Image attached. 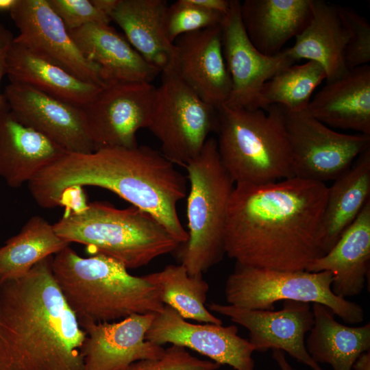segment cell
I'll return each instance as SVG.
<instances>
[{
    "label": "cell",
    "instance_id": "33",
    "mask_svg": "<svg viewBox=\"0 0 370 370\" xmlns=\"http://www.w3.org/2000/svg\"><path fill=\"white\" fill-rule=\"evenodd\" d=\"M338 12L349 31L345 51L347 69L368 64L370 61V25L366 18L354 9L338 5Z\"/></svg>",
    "mask_w": 370,
    "mask_h": 370
},
{
    "label": "cell",
    "instance_id": "32",
    "mask_svg": "<svg viewBox=\"0 0 370 370\" xmlns=\"http://www.w3.org/2000/svg\"><path fill=\"white\" fill-rule=\"evenodd\" d=\"M225 14L204 9L190 0H177L169 5L166 16V32L169 41L180 36L220 26Z\"/></svg>",
    "mask_w": 370,
    "mask_h": 370
},
{
    "label": "cell",
    "instance_id": "17",
    "mask_svg": "<svg viewBox=\"0 0 370 370\" xmlns=\"http://www.w3.org/2000/svg\"><path fill=\"white\" fill-rule=\"evenodd\" d=\"M173 45L169 68L205 102L217 109L224 105L232 82L223 53L221 25L182 35Z\"/></svg>",
    "mask_w": 370,
    "mask_h": 370
},
{
    "label": "cell",
    "instance_id": "30",
    "mask_svg": "<svg viewBox=\"0 0 370 370\" xmlns=\"http://www.w3.org/2000/svg\"><path fill=\"white\" fill-rule=\"evenodd\" d=\"M143 277L156 288L163 304L174 309L184 319L223 324L205 306L209 285L202 274L190 275L180 264L167 265Z\"/></svg>",
    "mask_w": 370,
    "mask_h": 370
},
{
    "label": "cell",
    "instance_id": "15",
    "mask_svg": "<svg viewBox=\"0 0 370 370\" xmlns=\"http://www.w3.org/2000/svg\"><path fill=\"white\" fill-rule=\"evenodd\" d=\"M145 338L160 346L169 343L190 349L234 370L255 368L252 357L255 347L238 335L236 325L189 323L166 305L154 314Z\"/></svg>",
    "mask_w": 370,
    "mask_h": 370
},
{
    "label": "cell",
    "instance_id": "5",
    "mask_svg": "<svg viewBox=\"0 0 370 370\" xmlns=\"http://www.w3.org/2000/svg\"><path fill=\"white\" fill-rule=\"evenodd\" d=\"M220 159L234 184L261 185L294 177L283 108H218Z\"/></svg>",
    "mask_w": 370,
    "mask_h": 370
},
{
    "label": "cell",
    "instance_id": "37",
    "mask_svg": "<svg viewBox=\"0 0 370 370\" xmlns=\"http://www.w3.org/2000/svg\"><path fill=\"white\" fill-rule=\"evenodd\" d=\"M14 37L12 33L0 23V116L10 111L5 97L1 92V82L6 75V55Z\"/></svg>",
    "mask_w": 370,
    "mask_h": 370
},
{
    "label": "cell",
    "instance_id": "36",
    "mask_svg": "<svg viewBox=\"0 0 370 370\" xmlns=\"http://www.w3.org/2000/svg\"><path fill=\"white\" fill-rule=\"evenodd\" d=\"M88 206L82 186H71L62 190L58 200V206L64 207V216L79 214Z\"/></svg>",
    "mask_w": 370,
    "mask_h": 370
},
{
    "label": "cell",
    "instance_id": "22",
    "mask_svg": "<svg viewBox=\"0 0 370 370\" xmlns=\"http://www.w3.org/2000/svg\"><path fill=\"white\" fill-rule=\"evenodd\" d=\"M240 14L244 29L255 48L273 56L306 27L312 14V0H245Z\"/></svg>",
    "mask_w": 370,
    "mask_h": 370
},
{
    "label": "cell",
    "instance_id": "4",
    "mask_svg": "<svg viewBox=\"0 0 370 370\" xmlns=\"http://www.w3.org/2000/svg\"><path fill=\"white\" fill-rule=\"evenodd\" d=\"M55 280L79 325L110 322L164 309L156 288L118 261L101 255L79 256L70 245L53 256Z\"/></svg>",
    "mask_w": 370,
    "mask_h": 370
},
{
    "label": "cell",
    "instance_id": "12",
    "mask_svg": "<svg viewBox=\"0 0 370 370\" xmlns=\"http://www.w3.org/2000/svg\"><path fill=\"white\" fill-rule=\"evenodd\" d=\"M240 6V1L230 0V8L221 24L223 53L232 82L224 105L231 108L265 110L261 97L264 84L295 61L286 49L270 56L258 51L244 29Z\"/></svg>",
    "mask_w": 370,
    "mask_h": 370
},
{
    "label": "cell",
    "instance_id": "25",
    "mask_svg": "<svg viewBox=\"0 0 370 370\" xmlns=\"http://www.w3.org/2000/svg\"><path fill=\"white\" fill-rule=\"evenodd\" d=\"M165 0H119L110 16L135 50L160 72L171 66L174 45L166 32Z\"/></svg>",
    "mask_w": 370,
    "mask_h": 370
},
{
    "label": "cell",
    "instance_id": "38",
    "mask_svg": "<svg viewBox=\"0 0 370 370\" xmlns=\"http://www.w3.org/2000/svg\"><path fill=\"white\" fill-rule=\"evenodd\" d=\"M193 3L210 11L226 14L230 8V0H190Z\"/></svg>",
    "mask_w": 370,
    "mask_h": 370
},
{
    "label": "cell",
    "instance_id": "14",
    "mask_svg": "<svg viewBox=\"0 0 370 370\" xmlns=\"http://www.w3.org/2000/svg\"><path fill=\"white\" fill-rule=\"evenodd\" d=\"M209 310L228 317L249 331L255 351L286 352L312 370H323L308 354L305 335L312 328L314 316L310 303L285 300L281 310L248 309L212 302Z\"/></svg>",
    "mask_w": 370,
    "mask_h": 370
},
{
    "label": "cell",
    "instance_id": "26",
    "mask_svg": "<svg viewBox=\"0 0 370 370\" xmlns=\"http://www.w3.org/2000/svg\"><path fill=\"white\" fill-rule=\"evenodd\" d=\"M6 75L11 82L27 85L82 108L103 87L81 80L13 40L6 55Z\"/></svg>",
    "mask_w": 370,
    "mask_h": 370
},
{
    "label": "cell",
    "instance_id": "24",
    "mask_svg": "<svg viewBox=\"0 0 370 370\" xmlns=\"http://www.w3.org/2000/svg\"><path fill=\"white\" fill-rule=\"evenodd\" d=\"M66 151L18 123L8 112L0 116V177L12 188L32 181Z\"/></svg>",
    "mask_w": 370,
    "mask_h": 370
},
{
    "label": "cell",
    "instance_id": "7",
    "mask_svg": "<svg viewBox=\"0 0 370 370\" xmlns=\"http://www.w3.org/2000/svg\"><path fill=\"white\" fill-rule=\"evenodd\" d=\"M186 168L188 240L178 256L190 275L202 274L225 254V223L234 183L221 163L217 139L208 138L199 154Z\"/></svg>",
    "mask_w": 370,
    "mask_h": 370
},
{
    "label": "cell",
    "instance_id": "16",
    "mask_svg": "<svg viewBox=\"0 0 370 370\" xmlns=\"http://www.w3.org/2000/svg\"><path fill=\"white\" fill-rule=\"evenodd\" d=\"M10 112L21 124L44 135L66 151L95 150L85 126L82 107L27 85L10 82L4 92Z\"/></svg>",
    "mask_w": 370,
    "mask_h": 370
},
{
    "label": "cell",
    "instance_id": "9",
    "mask_svg": "<svg viewBox=\"0 0 370 370\" xmlns=\"http://www.w3.org/2000/svg\"><path fill=\"white\" fill-rule=\"evenodd\" d=\"M148 129L159 140L161 153L185 167L217 132L218 109L202 100L171 69L161 72Z\"/></svg>",
    "mask_w": 370,
    "mask_h": 370
},
{
    "label": "cell",
    "instance_id": "2",
    "mask_svg": "<svg viewBox=\"0 0 370 370\" xmlns=\"http://www.w3.org/2000/svg\"><path fill=\"white\" fill-rule=\"evenodd\" d=\"M27 184L35 201L44 208L58 206L60 195L71 186L105 188L150 214L180 245L188 240L177 210L187 195L186 177L150 147L66 151Z\"/></svg>",
    "mask_w": 370,
    "mask_h": 370
},
{
    "label": "cell",
    "instance_id": "41",
    "mask_svg": "<svg viewBox=\"0 0 370 370\" xmlns=\"http://www.w3.org/2000/svg\"><path fill=\"white\" fill-rule=\"evenodd\" d=\"M353 369L354 370H370V352L361 354L355 362Z\"/></svg>",
    "mask_w": 370,
    "mask_h": 370
},
{
    "label": "cell",
    "instance_id": "13",
    "mask_svg": "<svg viewBox=\"0 0 370 370\" xmlns=\"http://www.w3.org/2000/svg\"><path fill=\"white\" fill-rule=\"evenodd\" d=\"M19 31L13 41L75 77L103 86L101 70L88 60L47 0H18L10 12Z\"/></svg>",
    "mask_w": 370,
    "mask_h": 370
},
{
    "label": "cell",
    "instance_id": "18",
    "mask_svg": "<svg viewBox=\"0 0 370 370\" xmlns=\"http://www.w3.org/2000/svg\"><path fill=\"white\" fill-rule=\"evenodd\" d=\"M154 314L80 325L86 333L81 349L83 370H122L136 360L160 357L164 349L145 338Z\"/></svg>",
    "mask_w": 370,
    "mask_h": 370
},
{
    "label": "cell",
    "instance_id": "6",
    "mask_svg": "<svg viewBox=\"0 0 370 370\" xmlns=\"http://www.w3.org/2000/svg\"><path fill=\"white\" fill-rule=\"evenodd\" d=\"M53 227L66 241L85 245L127 269L144 267L180 245L158 221L133 206L119 209L92 202L79 214L63 215Z\"/></svg>",
    "mask_w": 370,
    "mask_h": 370
},
{
    "label": "cell",
    "instance_id": "23",
    "mask_svg": "<svg viewBox=\"0 0 370 370\" xmlns=\"http://www.w3.org/2000/svg\"><path fill=\"white\" fill-rule=\"evenodd\" d=\"M348 40L349 31L338 5L323 0H312L309 22L286 51L295 62L306 59L321 64L327 82H330L348 70L345 63Z\"/></svg>",
    "mask_w": 370,
    "mask_h": 370
},
{
    "label": "cell",
    "instance_id": "19",
    "mask_svg": "<svg viewBox=\"0 0 370 370\" xmlns=\"http://www.w3.org/2000/svg\"><path fill=\"white\" fill-rule=\"evenodd\" d=\"M307 110L330 127L370 135V66L348 69L327 82L310 101Z\"/></svg>",
    "mask_w": 370,
    "mask_h": 370
},
{
    "label": "cell",
    "instance_id": "28",
    "mask_svg": "<svg viewBox=\"0 0 370 370\" xmlns=\"http://www.w3.org/2000/svg\"><path fill=\"white\" fill-rule=\"evenodd\" d=\"M314 323L305 341L306 350L319 365H330L333 370H352L353 366L370 349V323L349 327L338 322L327 306L312 303Z\"/></svg>",
    "mask_w": 370,
    "mask_h": 370
},
{
    "label": "cell",
    "instance_id": "29",
    "mask_svg": "<svg viewBox=\"0 0 370 370\" xmlns=\"http://www.w3.org/2000/svg\"><path fill=\"white\" fill-rule=\"evenodd\" d=\"M70 244L44 218L31 217L17 234L0 247V286L24 276L38 262Z\"/></svg>",
    "mask_w": 370,
    "mask_h": 370
},
{
    "label": "cell",
    "instance_id": "27",
    "mask_svg": "<svg viewBox=\"0 0 370 370\" xmlns=\"http://www.w3.org/2000/svg\"><path fill=\"white\" fill-rule=\"evenodd\" d=\"M328 187L319 238L325 254L354 221L370 199V148Z\"/></svg>",
    "mask_w": 370,
    "mask_h": 370
},
{
    "label": "cell",
    "instance_id": "34",
    "mask_svg": "<svg viewBox=\"0 0 370 370\" xmlns=\"http://www.w3.org/2000/svg\"><path fill=\"white\" fill-rule=\"evenodd\" d=\"M221 366L191 355L184 347L171 345L160 357L136 360L122 370H217Z\"/></svg>",
    "mask_w": 370,
    "mask_h": 370
},
{
    "label": "cell",
    "instance_id": "31",
    "mask_svg": "<svg viewBox=\"0 0 370 370\" xmlns=\"http://www.w3.org/2000/svg\"><path fill=\"white\" fill-rule=\"evenodd\" d=\"M324 79L325 70L317 62L289 66L264 84L261 97L265 110L271 105L288 111L306 110L313 91Z\"/></svg>",
    "mask_w": 370,
    "mask_h": 370
},
{
    "label": "cell",
    "instance_id": "20",
    "mask_svg": "<svg viewBox=\"0 0 370 370\" xmlns=\"http://www.w3.org/2000/svg\"><path fill=\"white\" fill-rule=\"evenodd\" d=\"M69 32L82 54L100 68L106 83H151L161 73L110 25L90 23Z\"/></svg>",
    "mask_w": 370,
    "mask_h": 370
},
{
    "label": "cell",
    "instance_id": "39",
    "mask_svg": "<svg viewBox=\"0 0 370 370\" xmlns=\"http://www.w3.org/2000/svg\"><path fill=\"white\" fill-rule=\"evenodd\" d=\"M92 3L100 11L110 18L111 14L116 8L119 0H91ZM111 19V18H110Z\"/></svg>",
    "mask_w": 370,
    "mask_h": 370
},
{
    "label": "cell",
    "instance_id": "21",
    "mask_svg": "<svg viewBox=\"0 0 370 370\" xmlns=\"http://www.w3.org/2000/svg\"><path fill=\"white\" fill-rule=\"evenodd\" d=\"M370 264V199L332 248L313 260L309 272L327 271L333 275L331 289L341 298L362 291Z\"/></svg>",
    "mask_w": 370,
    "mask_h": 370
},
{
    "label": "cell",
    "instance_id": "3",
    "mask_svg": "<svg viewBox=\"0 0 370 370\" xmlns=\"http://www.w3.org/2000/svg\"><path fill=\"white\" fill-rule=\"evenodd\" d=\"M52 258L0 286V370H83L86 333L55 280Z\"/></svg>",
    "mask_w": 370,
    "mask_h": 370
},
{
    "label": "cell",
    "instance_id": "11",
    "mask_svg": "<svg viewBox=\"0 0 370 370\" xmlns=\"http://www.w3.org/2000/svg\"><path fill=\"white\" fill-rule=\"evenodd\" d=\"M156 88L149 82L112 81L100 89L82 108L86 130L95 150L138 145L136 134L148 127Z\"/></svg>",
    "mask_w": 370,
    "mask_h": 370
},
{
    "label": "cell",
    "instance_id": "35",
    "mask_svg": "<svg viewBox=\"0 0 370 370\" xmlns=\"http://www.w3.org/2000/svg\"><path fill=\"white\" fill-rule=\"evenodd\" d=\"M47 2L68 31L90 23L109 25L111 21L91 0H47Z\"/></svg>",
    "mask_w": 370,
    "mask_h": 370
},
{
    "label": "cell",
    "instance_id": "42",
    "mask_svg": "<svg viewBox=\"0 0 370 370\" xmlns=\"http://www.w3.org/2000/svg\"><path fill=\"white\" fill-rule=\"evenodd\" d=\"M18 0H0V12H11Z\"/></svg>",
    "mask_w": 370,
    "mask_h": 370
},
{
    "label": "cell",
    "instance_id": "40",
    "mask_svg": "<svg viewBox=\"0 0 370 370\" xmlns=\"http://www.w3.org/2000/svg\"><path fill=\"white\" fill-rule=\"evenodd\" d=\"M272 357L280 370H296L287 360L284 352L280 350H273Z\"/></svg>",
    "mask_w": 370,
    "mask_h": 370
},
{
    "label": "cell",
    "instance_id": "10",
    "mask_svg": "<svg viewBox=\"0 0 370 370\" xmlns=\"http://www.w3.org/2000/svg\"><path fill=\"white\" fill-rule=\"evenodd\" d=\"M283 110L294 177L325 184L334 181L370 148V135L338 132L307 109Z\"/></svg>",
    "mask_w": 370,
    "mask_h": 370
},
{
    "label": "cell",
    "instance_id": "1",
    "mask_svg": "<svg viewBox=\"0 0 370 370\" xmlns=\"http://www.w3.org/2000/svg\"><path fill=\"white\" fill-rule=\"evenodd\" d=\"M325 183L293 177L261 185L234 184L225 223V252L259 268L304 271L323 256L319 230Z\"/></svg>",
    "mask_w": 370,
    "mask_h": 370
},
{
    "label": "cell",
    "instance_id": "8",
    "mask_svg": "<svg viewBox=\"0 0 370 370\" xmlns=\"http://www.w3.org/2000/svg\"><path fill=\"white\" fill-rule=\"evenodd\" d=\"M332 274L254 267L236 262L225 282V296L230 305L248 309L274 310L279 301L318 303L329 308L344 322L364 320L362 308L335 295L331 289Z\"/></svg>",
    "mask_w": 370,
    "mask_h": 370
}]
</instances>
